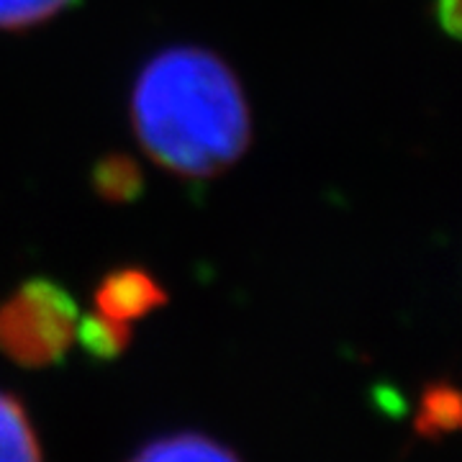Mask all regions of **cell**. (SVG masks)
I'll use <instances>...</instances> for the list:
<instances>
[{"label": "cell", "mask_w": 462, "mask_h": 462, "mask_svg": "<svg viewBox=\"0 0 462 462\" xmlns=\"http://www.w3.org/2000/svg\"><path fill=\"white\" fill-rule=\"evenodd\" d=\"M129 462H242L236 452L196 431L160 437L142 447Z\"/></svg>", "instance_id": "277c9868"}, {"label": "cell", "mask_w": 462, "mask_h": 462, "mask_svg": "<svg viewBox=\"0 0 462 462\" xmlns=\"http://www.w3.org/2000/svg\"><path fill=\"white\" fill-rule=\"evenodd\" d=\"M93 190L108 203H134L144 193V175L129 154L111 152L93 167Z\"/></svg>", "instance_id": "52a82bcc"}, {"label": "cell", "mask_w": 462, "mask_h": 462, "mask_svg": "<svg viewBox=\"0 0 462 462\" xmlns=\"http://www.w3.org/2000/svg\"><path fill=\"white\" fill-rule=\"evenodd\" d=\"M78 303L51 278H29L0 303V352L21 367H50L75 342Z\"/></svg>", "instance_id": "7a4b0ae2"}, {"label": "cell", "mask_w": 462, "mask_h": 462, "mask_svg": "<svg viewBox=\"0 0 462 462\" xmlns=\"http://www.w3.org/2000/svg\"><path fill=\"white\" fill-rule=\"evenodd\" d=\"M460 393L452 383H447V380L430 383L421 393L413 430L424 439H442L445 434L460 427Z\"/></svg>", "instance_id": "8992f818"}, {"label": "cell", "mask_w": 462, "mask_h": 462, "mask_svg": "<svg viewBox=\"0 0 462 462\" xmlns=\"http://www.w3.org/2000/svg\"><path fill=\"white\" fill-rule=\"evenodd\" d=\"M0 462H42V447L29 413L5 391H0Z\"/></svg>", "instance_id": "5b68a950"}, {"label": "cell", "mask_w": 462, "mask_h": 462, "mask_svg": "<svg viewBox=\"0 0 462 462\" xmlns=\"http://www.w3.org/2000/svg\"><path fill=\"white\" fill-rule=\"evenodd\" d=\"M75 337L85 349V355L93 360H100V363H111L132 345V329L126 327V321H116L106 314H90L78 319Z\"/></svg>", "instance_id": "ba28073f"}, {"label": "cell", "mask_w": 462, "mask_h": 462, "mask_svg": "<svg viewBox=\"0 0 462 462\" xmlns=\"http://www.w3.org/2000/svg\"><path fill=\"white\" fill-rule=\"evenodd\" d=\"M78 3L80 0H0V29H29Z\"/></svg>", "instance_id": "9c48e42d"}, {"label": "cell", "mask_w": 462, "mask_h": 462, "mask_svg": "<svg viewBox=\"0 0 462 462\" xmlns=\"http://www.w3.org/2000/svg\"><path fill=\"white\" fill-rule=\"evenodd\" d=\"M165 303V288L144 267H116L96 288L98 311L116 321L144 319Z\"/></svg>", "instance_id": "3957f363"}, {"label": "cell", "mask_w": 462, "mask_h": 462, "mask_svg": "<svg viewBox=\"0 0 462 462\" xmlns=\"http://www.w3.org/2000/svg\"><path fill=\"white\" fill-rule=\"evenodd\" d=\"M139 144L167 172L214 178L249 147V106L231 67L199 47L152 57L132 96Z\"/></svg>", "instance_id": "6da1fadb"}, {"label": "cell", "mask_w": 462, "mask_h": 462, "mask_svg": "<svg viewBox=\"0 0 462 462\" xmlns=\"http://www.w3.org/2000/svg\"><path fill=\"white\" fill-rule=\"evenodd\" d=\"M434 16H437V23L447 36H452V39L460 36V0H437L434 3Z\"/></svg>", "instance_id": "30bf717a"}]
</instances>
